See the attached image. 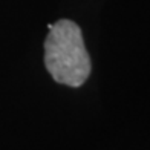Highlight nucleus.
Returning <instances> with one entry per match:
<instances>
[{
    "label": "nucleus",
    "instance_id": "1",
    "mask_svg": "<svg viewBox=\"0 0 150 150\" xmlns=\"http://www.w3.org/2000/svg\"><path fill=\"white\" fill-rule=\"evenodd\" d=\"M45 66L60 84L78 87L89 78L91 58L77 23L61 18L49 26L45 40Z\"/></svg>",
    "mask_w": 150,
    "mask_h": 150
}]
</instances>
